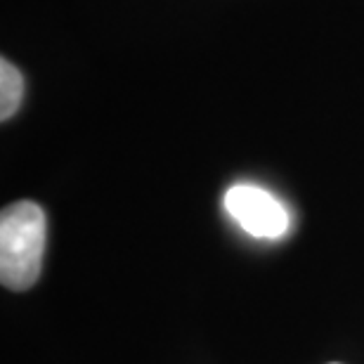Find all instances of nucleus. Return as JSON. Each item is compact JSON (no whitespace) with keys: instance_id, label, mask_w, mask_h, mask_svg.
<instances>
[{"instance_id":"nucleus-3","label":"nucleus","mask_w":364,"mask_h":364,"mask_svg":"<svg viewBox=\"0 0 364 364\" xmlns=\"http://www.w3.org/2000/svg\"><path fill=\"white\" fill-rule=\"evenodd\" d=\"M24 100V76L7 60L0 62V119L10 121Z\"/></svg>"},{"instance_id":"nucleus-2","label":"nucleus","mask_w":364,"mask_h":364,"mask_svg":"<svg viewBox=\"0 0 364 364\" xmlns=\"http://www.w3.org/2000/svg\"><path fill=\"white\" fill-rule=\"evenodd\" d=\"M225 208L253 237L277 239L289 230V213L270 192L253 185H235L225 194Z\"/></svg>"},{"instance_id":"nucleus-1","label":"nucleus","mask_w":364,"mask_h":364,"mask_svg":"<svg viewBox=\"0 0 364 364\" xmlns=\"http://www.w3.org/2000/svg\"><path fill=\"white\" fill-rule=\"evenodd\" d=\"M48 223L33 201H17L0 215V279L12 291H26L38 282L46 256Z\"/></svg>"}]
</instances>
